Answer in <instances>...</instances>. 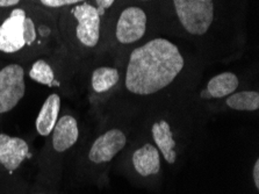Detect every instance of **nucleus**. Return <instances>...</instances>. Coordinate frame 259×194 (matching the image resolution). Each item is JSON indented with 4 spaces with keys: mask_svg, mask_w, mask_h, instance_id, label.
Here are the masks:
<instances>
[{
    "mask_svg": "<svg viewBox=\"0 0 259 194\" xmlns=\"http://www.w3.org/2000/svg\"><path fill=\"white\" fill-rule=\"evenodd\" d=\"M185 61L178 47L165 38H155L133 51L125 72V88L139 96L165 89L182 72Z\"/></svg>",
    "mask_w": 259,
    "mask_h": 194,
    "instance_id": "1",
    "label": "nucleus"
},
{
    "mask_svg": "<svg viewBox=\"0 0 259 194\" xmlns=\"http://www.w3.org/2000/svg\"><path fill=\"white\" fill-rule=\"evenodd\" d=\"M180 23L192 35L206 34L214 20L213 0H174Z\"/></svg>",
    "mask_w": 259,
    "mask_h": 194,
    "instance_id": "2",
    "label": "nucleus"
},
{
    "mask_svg": "<svg viewBox=\"0 0 259 194\" xmlns=\"http://www.w3.org/2000/svg\"><path fill=\"white\" fill-rule=\"evenodd\" d=\"M25 71L19 64L0 70V114L10 112L25 96Z\"/></svg>",
    "mask_w": 259,
    "mask_h": 194,
    "instance_id": "3",
    "label": "nucleus"
},
{
    "mask_svg": "<svg viewBox=\"0 0 259 194\" xmlns=\"http://www.w3.org/2000/svg\"><path fill=\"white\" fill-rule=\"evenodd\" d=\"M73 17L78 21L76 36L81 45L93 48L98 45L100 37V15L97 7L88 3L73 9Z\"/></svg>",
    "mask_w": 259,
    "mask_h": 194,
    "instance_id": "4",
    "label": "nucleus"
},
{
    "mask_svg": "<svg viewBox=\"0 0 259 194\" xmlns=\"http://www.w3.org/2000/svg\"><path fill=\"white\" fill-rule=\"evenodd\" d=\"M147 29V14L140 7H128L117 20L116 38L123 45L137 42Z\"/></svg>",
    "mask_w": 259,
    "mask_h": 194,
    "instance_id": "5",
    "label": "nucleus"
},
{
    "mask_svg": "<svg viewBox=\"0 0 259 194\" xmlns=\"http://www.w3.org/2000/svg\"><path fill=\"white\" fill-rule=\"evenodd\" d=\"M26 12L15 9L0 26V51L6 54L17 53L26 46L23 38V23Z\"/></svg>",
    "mask_w": 259,
    "mask_h": 194,
    "instance_id": "6",
    "label": "nucleus"
},
{
    "mask_svg": "<svg viewBox=\"0 0 259 194\" xmlns=\"http://www.w3.org/2000/svg\"><path fill=\"white\" fill-rule=\"evenodd\" d=\"M127 143V138L120 129H111L94 141L89 152L92 163L100 164L111 162Z\"/></svg>",
    "mask_w": 259,
    "mask_h": 194,
    "instance_id": "7",
    "label": "nucleus"
},
{
    "mask_svg": "<svg viewBox=\"0 0 259 194\" xmlns=\"http://www.w3.org/2000/svg\"><path fill=\"white\" fill-rule=\"evenodd\" d=\"M29 157V146L25 140L0 134V164L10 173L15 171Z\"/></svg>",
    "mask_w": 259,
    "mask_h": 194,
    "instance_id": "8",
    "label": "nucleus"
},
{
    "mask_svg": "<svg viewBox=\"0 0 259 194\" xmlns=\"http://www.w3.org/2000/svg\"><path fill=\"white\" fill-rule=\"evenodd\" d=\"M78 125L76 119L64 115L56 122L53 130V146L57 152H63L71 148L78 140Z\"/></svg>",
    "mask_w": 259,
    "mask_h": 194,
    "instance_id": "9",
    "label": "nucleus"
},
{
    "mask_svg": "<svg viewBox=\"0 0 259 194\" xmlns=\"http://www.w3.org/2000/svg\"><path fill=\"white\" fill-rule=\"evenodd\" d=\"M133 165L142 177L157 175L160 170L159 151L155 145L144 144L133 155Z\"/></svg>",
    "mask_w": 259,
    "mask_h": 194,
    "instance_id": "10",
    "label": "nucleus"
},
{
    "mask_svg": "<svg viewBox=\"0 0 259 194\" xmlns=\"http://www.w3.org/2000/svg\"><path fill=\"white\" fill-rule=\"evenodd\" d=\"M61 108V98L58 94H50L46 99L45 104L36 119V130L41 136H48L53 133L57 122Z\"/></svg>",
    "mask_w": 259,
    "mask_h": 194,
    "instance_id": "11",
    "label": "nucleus"
},
{
    "mask_svg": "<svg viewBox=\"0 0 259 194\" xmlns=\"http://www.w3.org/2000/svg\"><path fill=\"white\" fill-rule=\"evenodd\" d=\"M151 133L155 143L158 146L159 151L163 153L165 161L168 164H174L177 160V153L175 151L176 142L170 125L165 120H160L152 126Z\"/></svg>",
    "mask_w": 259,
    "mask_h": 194,
    "instance_id": "12",
    "label": "nucleus"
},
{
    "mask_svg": "<svg viewBox=\"0 0 259 194\" xmlns=\"http://www.w3.org/2000/svg\"><path fill=\"white\" fill-rule=\"evenodd\" d=\"M238 88V78L233 72H223L208 82L207 92L210 98H225L233 94Z\"/></svg>",
    "mask_w": 259,
    "mask_h": 194,
    "instance_id": "13",
    "label": "nucleus"
},
{
    "mask_svg": "<svg viewBox=\"0 0 259 194\" xmlns=\"http://www.w3.org/2000/svg\"><path fill=\"white\" fill-rule=\"evenodd\" d=\"M119 71L114 68H98L92 73V88L97 93L107 92L119 82Z\"/></svg>",
    "mask_w": 259,
    "mask_h": 194,
    "instance_id": "14",
    "label": "nucleus"
},
{
    "mask_svg": "<svg viewBox=\"0 0 259 194\" xmlns=\"http://www.w3.org/2000/svg\"><path fill=\"white\" fill-rule=\"evenodd\" d=\"M227 106L235 110H257L259 108V93L257 91H242L227 98Z\"/></svg>",
    "mask_w": 259,
    "mask_h": 194,
    "instance_id": "15",
    "label": "nucleus"
},
{
    "mask_svg": "<svg viewBox=\"0 0 259 194\" xmlns=\"http://www.w3.org/2000/svg\"><path fill=\"white\" fill-rule=\"evenodd\" d=\"M29 77L34 82L40 83L42 85H58V83L55 82V74L52 66L46 61H43V59H38V61L34 63L29 71Z\"/></svg>",
    "mask_w": 259,
    "mask_h": 194,
    "instance_id": "16",
    "label": "nucleus"
},
{
    "mask_svg": "<svg viewBox=\"0 0 259 194\" xmlns=\"http://www.w3.org/2000/svg\"><path fill=\"white\" fill-rule=\"evenodd\" d=\"M23 38H25L26 45H31L36 40V29L33 20L30 18H26L25 23H23Z\"/></svg>",
    "mask_w": 259,
    "mask_h": 194,
    "instance_id": "17",
    "label": "nucleus"
},
{
    "mask_svg": "<svg viewBox=\"0 0 259 194\" xmlns=\"http://www.w3.org/2000/svg\"><path fill=\"white\" fill-rule=\"evenodd\" d=\"M85 2V0H41V3L47 7H63L66 5H73V4Z\"/></svg>",
    "mask_w": 259,
    "mask_h": 194,
    "instance_id": "18",
    "label": "nucleus"
},
{
    "mask_svg": "<svg viewBox=\"0 0 259 194\" xmlns=\"http://www.w3.org/2000/svg\"><path fill=\"white\" fill-rule=\"evenodd\" d=\"M115 0H97V10H98V13H99L100 17H103L105 14V11L109 9L113 4H114Z\"/></svg>",
    "mask_w": 259,
    "mask_h": 194,
    "instance_id": "19",
    "label": "nucleus"
},
{
    "mask_svg": "<svg viewBox=\"0 0 259 194\" xmlns=\"http://www.w3.org/2000/svg\"><path fill=\"white\" fill-rule=\"evenodd\" d=\"M252 177H253V183L256 188H259V161L257 160L256 163L253 165V170H252Z\"/></svg>",
    "mask_w": 259,
    "mask_h": 194,
    "instance_id": "20",
    "label": "nucleus"
},
{
    "mask_svg": "<svg viewBox=\"0 0 259 194\" xmlns=\"http://www.w3.org/2000/svg\"><path fill=\"white\" fill-rule=\"evenodd\" d=\"M18 3H20V0H0V7H10L17 5Z\"/></svg>",
    "mask_w": 259,
    "mask_h": 194,
    "instance_id": "21",
    "label": "nucleus"
},
{
    "mask_svg": "<svg viewBox=\"0 0 259 194\" xmlns=\"http://www.w3.org/2000/svg\"><path fill=\"white\" fill-rule=\"evenodd\" d=\"M200 97H201V99H211L210 96H209V93L207 92L206 89H203L201 91V93H200Z\"/></svg>",
    "mask_w": 259,
    "mask_h": 194,
    "instance_id": "22",
    "label": "nucleus"
}]
</instances>
